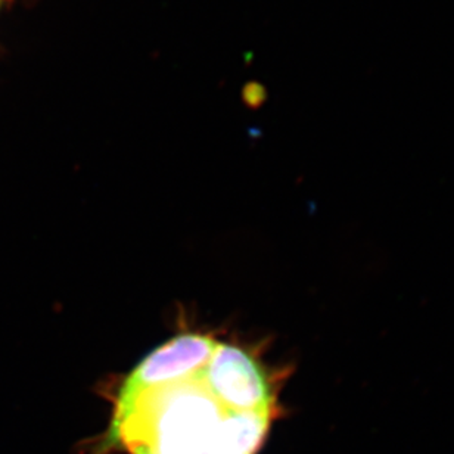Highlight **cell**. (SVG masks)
<instances>
[{
    "instance_id": "1",
    "label": "cell",
    "mask_w": 454,
    "mask_h": 454,
    "mask_svg": "<svg viewBox=\"0 0 454 454\" xmlns=\"http://www.w3.org/2000/svg\"><path fill=\"white\" fill-rule=\"evenodd\" d=\"M275 416L227 406L201 369L179 382L118 394L111 442L130 454H257Z\"/></svg>"
},
{
    "instance_id": "3",
    "label": "cell",
    "mask_w": 454,
    "mask_h": 454,
    "mask_svg": "<svg viewBox=\"0 0 454 454\" xmlns=\"http://www.w3.org/2000/svg\"><path fill=\"white\" fill-rule=\"evenodd\" d=\"M217 345L215 338L201 333L173 338L133 369L118 394L127 395L188 380L206 367Z\"/></svg>"
},
{
    "instance_id": "2",
    "label": "cell",
    "mask_w": 454,
    "mask_h": 454,
    "mask_svg": "<svg viewBox=\"0 0 454 454\" xmlns=\"http://www.w3.org/2000/svg\"><path fill=\"white\" fill-rule=\"evenodd\" d=\"M211 391L240 411H276L275 388L257 360L244 348L222 344L202 369Z\"/></svg>"
}]
</instances>
